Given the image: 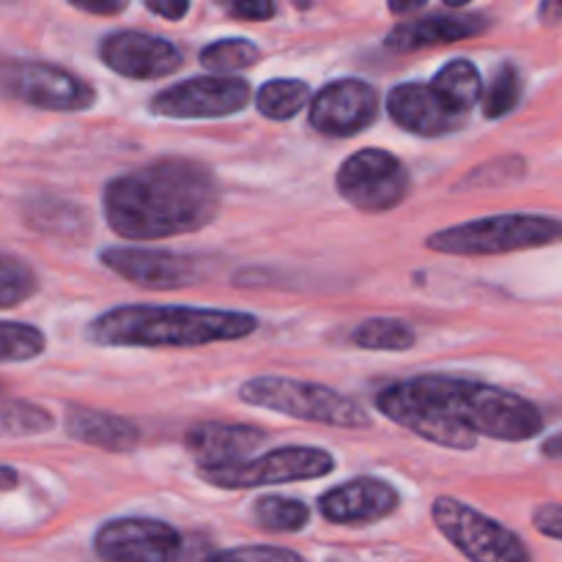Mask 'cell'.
<instances>
[{
  "label": "cell",
  "instance_id": "cell-19",
  "mask_svg": "<svg viewBox=\"0 0 562 562\" xmlns=\"http://www.w3.org/2000/svg\"><path fill=\"white\" fill-rule=\"evenodd\" d=\"M66 434L77 442L102 448L108 453H130L132 448L140 445V428L135 423L124 420L119 415H108V412L82 409V406L69 409Z\"/></svg>",
  "mask_w": 562,
  "mask_h": 562
},
{
  "label": "cell",
  "instance_id": "cell-33",
  "mask_svg": "<svg viewBox=\"0 0 562 562\" xmlns=\"http://www.w3.org/2000/svg\"><path fill=\"white\" fill-rule=\"evenodd\" d=\"M148 11L159 14L162 20H181L190 9V0H143Z\"/></svg>",
  "mask_w": 562,
  "mask_h": 562
},
{
  "label": "cell",
  "instance_id": "cell-15",
  "mask_svg": "<svg viewBox=\"0 0 562 562\" xmlns=\"http://www.w3.org/2000/svg\"><path fill=\"white\" fill-rule=\"evenodd\" d=\"M387 113L401 130L420 137H439L459 132L467 124L470 113L453 108L434 86L404 82L395 86L387 97Z\"/></svg>",
  "mask_w": 562,
  "mask_h": 562
},
{
  "label": "cell",
  "instance_id": "cell-36",
  "mask_svg": "<svg viewBox=\"0 0 562 562\" xmlns=\"http://www.w3.org/2000/svg\"><path fill=\"white\" fill-rule=\"evenodd\" d=\"M543 456H549V459H562V434H558V437H552L543 445Z\"/></svg>",
  "mask_w": 562,
  "mask_h": 562
},
{
  "label": "cell",
  "instance_id": "cell-34",
  "mask_svg": "<svg viewBox=\"0 0 562 562\" xmlns=\"http://www.w3.org/2000/svg\"><path fill=\"white\" fill-rule=\"evenodd\" d=\"M543 25H560L562 22V0H543L541 9H538Z\"/></svg>",
  "mask_w": 562,
  "mask_h": 562
},
{
  "label": "cell",
  "instance_id": "cell-7",
  "mask_svg": "<svg viewBox=\"0 0 562 562\" xmlns=\"http://www.w3.org/2000/svg\"><path fill=\"white\" fill-rule=\"evenodd\" d=\"M431 516L437 530L459 549L464 558L475 562H521L530 560V549L516 532L505 530L488 516L477 514L470 505L453 497L434 499Z\"/></svg>",
  "mask_w": 562,
  "mask_h": 562
},
{
  "label": "cell",
  "instance_id": "cell-20",
  "mask_svg": "<svg viewBox=\"0 0 562 562\" xmlns=\"http://www.w3.org/2000/svg\"><path fill=\"white\" fill-rule=\"evenodd\" d=\"M431 86L437 88L453 108L467 110V113L483 99L481 71H477V66L467 58H456L450 60L448 66H442V69L437 71V77L431 80Z\"/></svg>",
  "mask_w": 562,
  "mask_h": 562
},
{
  "label": "cell",
  "instance_id": "cell-9",
  "mask_svg": "<svg viewBox=\"0 0 562 562\" xmlns=\"http://www.w3.org/2000/svg\"><path fill=\"white\" fill-rule=\"evenodd\" d=\"M3 93L22 104H31L38 110H53V113H77L88 110L97 99L93 88L82 82L71 71L53 64H38V60H14L3 64Z\"/></svg>",
  "mask_w": 562,
  "mask_h": 562
},
{
  "label": "cell",
  "instance_id": "cell-37",
  "mask_svg": "<svg viewBox=\"0 0 562 562\" xmlns=\"http://www.w3.org/2000/svg\"><path fill=\"white\" fill-rule=\"evenodd\" d=\"M16 486V472L11 467H3V492H11Z\"/></svg>",
  "mask_w": 562,
  "mask_h": 562
},
{
  "label": "cell",
  "instance_id": "cell-17",
  "mask_svg": "<svg viewBox=\"0 0 562 562\" xmlns=\"http://www.w3.org/2000/svg\"><path fill=\"white\" fill-rule=\"evenodd\" d=\"M267 431L256 426H236V423H198L187 431L184 445L192 459L201 467H223L247 461L267 442Z\"/></svg>",
  "mask_w": 562,
  "mask_h": 562
},
{
  "label": "cell",
  "instance_id": "cell-25",
  "mask_svg": "<svg viewBox=\"0 0 562 562\" xmlns=\"http://www.w3.org/2000/svg\"><path fill=\"white\" fill-rule=\"evenodd\" d=\"M521 88L525 86H521L519 69L510 64L499 66V69L494 71L488 88L483 91V115H486V119H503V115H508L510 110L519 104Z\"/></svg>",
  "mask_w": 562,
  "mask_h": 562
},
{
  "label": "cell",
  "instance_id": "cell-28",
  "mask_svg": "<svg viewBox=\"0 0 562 562\" xmlns=\"http://www.w3.org/2000/svg\"><path fill=\"white\" fill-rule=\"evenodd\" d=\"M36 289L38 283L33 269L22 263L20 258L3 256V261H0V305L11 311L20 302H25L27 296L36 294Z\"/></svg>",
  "mask_w": 562,
  "mask_h": 562
},
{
  "label": "cell",
  "instance_id": "cell-24",
  "mask_svg": "<svg viewBox=\"0 0 562 562\" xmlns=\"http://www.w3.org/2000/svg\"><path fill=\"white\" fill-rule=\"evenodd\" d=\"M258 58H261V49L247 38H223V42H214L201 49V64L220 75L250 69L258 64Z\"/></svg>",
  "mask_w": 562,
  "mask_h": 562
},
{
  "label": "cell",
  "instance_id": "cell-32",
  "mask_svg": "<svg viewBox=\"0 0 562 562\" xmlns=\"http://www.w3.org/2000/svg\"><path fill=\"white\" fill-rule=\"evenodd\" d=\"M75 9L88 11V14H97V16H113L121 14L126 9L130 0H69Z\"/></svg>",
  "mask_w": 562,
  "mask_h": 562
},
{
  "label": "cell",
  "instance_id": "cell-13",
  "mask_svg": "<svg viewBox=\"0 0 562 562\" xmlns=\"http://www.w3.org/2000/svg\"><path fill=\"white\" fill-rule=\"evenodd\" d=\"M379 113V93L366 80H335L311 102V126L327 137H351L368 130Z\"/></svg>",
  "mask_w": 562,
  "mask_h": 562
},
{
  "label": "cell",
  "instance_id": "cell-14",
  "mask_svg": "<svg viewBox=\"0 0 562 562\" xmlns=\"http://www.w3.org/2000/svg\"><path fill=\"white\" fill-rule=\"evenodd\" d=\"M99 55L108 69L130 80H157L173 75L184 64L173 42L140 31L110 33L99 44Z\"/></svg>",
  "mask_w": 562,
  "mask_h": 562
},
{
  "label": "cell",
  "instance_id": "cell-26",
  "mask_svg": "<svg viewBox=\"0 0 562 562\" xmlns=\"http://www.w3.org/2000/svg\"><path fill=\"white\" fill-rule=\"evenodd\" d=\"M53 415L42 406L31 404V401H3V420H0V428H3L5 437H33V434H44L53 428Z\"/></svg>",
  "mask_w": 562,
  "mask_h": 562
},
{
  "label": "cell",
  "instance_id": "cell-10",
  "mask_svg": "<svg viewBox=\"0 0 562 562\" xmlns=\"http://www.w3.org/2000/svg\"><path fill=\"white\" fill-rule=\"evenodd\" d=\"M250 102V86L247 80L234 75H209L190 77L184 82L165 88L151 99V113L165 119H225Z\"/></svg>",
  "mask_w": 562,
  "mask_h": 562
},
{
  "label": "cell",
  "instance_id": "cell-3",
  "mask_svg": "<svg viewBox=\"0 0 562 562\" xmlns=\"http://www.w3.org/2000/svg\"><path fill=\"white\" fill-rule=\"evenodd\" d=\"M258 329L252 313L179 305H121L88 327L97 346L113 349H195L220 340L247 338Z\"/></svg>",
  "mask_w": 562,
  "mask_h": 562
},
{
  "label": "cell",
  "instance_id": "cell-27",
  "mask_svg": "<svg viewBox=\"0 0 562 562\" xmlns=\"http://www.w3.org/2000/svg\"><path fill=\"white\" fill-rule=\"evenodd\" d=\"M0 338H3V351H0L3 366L36 360V357L44 355V349H47L44 335L38 333L36 327H31V324L3 322V327H0Z\"/></svg>",
  "mask_w": 562,
  "mask_h": 562
},
{
  "label": "cell",
  "instance_id": "cell-22",
  "mask_svg": "<svg viewBox=\"0 0 562 562\" xmlns=\"http://www.w3.org/2000/svg\"><path fill=\"white\" fill-rule=\"evenodd\" d=\"M311 102V88L302 80H269L267 86H261L258 91V113L267 115L272 121H289L296 113L307 108Z\"/></svg>",
  "mask_w": 562,
  "mask_h": 562
},
{
  "label": "cell",
  "instance_id": "cell-4",
  "mask_svg": "<svg viewBox=\"0 0 562 562\" xmlns=\"http://www.w3.org/2000/svg\"><path fill=\"white\" fill-rule=\"evenodd\" d=\"M562 241V220L547 214H494L434 231L426 247L445 256H503Z\"/></svg>",
  "mask_w": 562,
  "mask_h": 562
},
{
  "label": "cell",
  "instance_id": "cell-8",
  "mask_svg": "<svg viewBox=\"0 0 562 562\" xmlns=\"http://www.w3.org/2000/svg\"><path fill=\"white\" fill-rule=\"evenodd\" d=\"M338 192L360 212H390L409 195V170L395 154L382 148H362L351 154L338 170Z\"/></svg>",
  "mask_w": 562,
  "mask_h": 562
},
{
  "label": "cell",
  "instance_id": "cell-23",
  "mask_svg": "<svg viewBox=\"0 0 562 562\" xmlns=\"http://www.w3.org/2000/svg\"><path fill=\"white\" fill-rule=\"evenodd\" d=\"M252 519L267 532H300L311 521V510L300 499L261 497L252 505Z\"/></svg>",
  "mask_w": 562,
  "mask_h": 562
},
{
  "label": "cell",
  "instance_id": "cell-2",
  "mask_svg": "<svg viewBox=\"0 0 562 562\" xmlns=\"http://www.w3.org/2000/svg\"><path fill=\"white\" fill-rule=\"evenodd\" d=\"M102 209L110 228L124 239H170L214 223L220 187L201 162L168 157L110 179Z\"/></svg>",
  "mask_w": 562,
  "mask_h": 562
},
{
  "label": "cell",
  "instance_id": "cell-16",
  "mask_svg": "<svg viewBox=\"0 0 562 562\" xmlns=\"http://www.w3.org/2000/svg\"><path fill=\"white\" fill-rule=\"evenodd\" d=\"M398 492L376 477H357L318 497V510L333 525H371L398 508Z\"/></svg>",
  "mask_w": 562,
  "mask_h": 562
},
{
  "label": "cell",
  "instance_id": "cell-5",
  "mask_svg": "<svg viewBox=\"0 0 562 562\" xmlns=\"http://www.w3.org/2000/svg\"><path fill=\"white\" fill-rule=\"evenodd\" d=\"M245 404L294 417V420L318 423L335 428H371L373 417L357 401L346 398L333 387L316 382H300L289 376H256L239 387Z\"/></svg>",
  "mask_w": 562,
  "mask_h": 562
},
{
  "label": "cell",
  "instance_id": "cell-30",
  "mask_svg": "<svg viewBox=\"0 0 562 562\" xmlns=\"http://www.w3.org/2000/svg\"><path fill=\"white\" fill-rule=\"evenodd\" d=\"M532 527H536L541 536L562 541V505H538L536 514H532Z\"/></svg>",
  "mask_w": 562,
  "mask_h": 562
},
{
  "label": "cell",
  "instance_id": "cell-29",
  "mask_svg": "<svg viewBox=\"0 0 562 562\" xmlns=\"http://www.w3.org/2000/svg\"><path fill=\"white\" fill-rule=\"evenodd\" d=\"M220 5L236 20L261 22L274 16V0H220Z\"/></svg>",
  "mask_w": 562,
  "mask_h": 562
},
{
  "label": "cell",
  "instance_id": "cell-6",
  "mask_svg": "<svg viewBox=\"0 0 562 562\" xmlns=\"http://www.w3.org/2000/svg\"><path fill=\"white\" fill-rule=\"evenodd\" d=\"M335 456L324 448H278L258 459L236 461L223 467H198L203 483L214 488H258L278 486V483L316 481L335 470Z\"/></svg>",
  "mask_w": 562,
  "mask_h": 562
},
{
  "label": "cell",
  "instance_id": "cell-31",
  "mask_svg": "<svg viewBox=\"0 0 562 562\" xmlns=\"http://www.w3.org/2000/svg\"><path fill=\"white\" fill-rule=\"evenodd\" d=\"M217 558H231V560H302L300 554L291 552V549H278V547L228 549V552H220Z\"/></svg>",
  "mask_w": 562,
  "mask_h": 562
},
{
  "label": "cell",
  "instance_id": "cell-35",
  "mask_svg": "<svg viewBox=\"0 0 562 562\" xmlns=\"http://www.w3.org/2000/svg\"><path fill=\"white\" fill-rule=\"evenodd\" d=\"M426 3H428V0H387V5H390V11H393V14H409V11L423 9Z\"/></svg>",
  "mask_w": 562,
  "mask_h": 562
},
{
  "label": "cell",
  "instance_id": "cell-18",
  "mask_svg": "<svg viewBox=\"0 0 562 562\" xmlns=\"http://www.w3.org/2000/svg\"><path fill=\"white\" fill-rule=\"evenodd\" d=\"M488 31V20L475 14H434L417 22H404L393 27L387 36V47L395 53H415V49L434 47V44L461 42V38L481 36Z\"/></svg>",
  "mask_w": 562,
  "mask_h": 562
},
{
  "label": "cell",
  "instance_id": "cell-11",
  "mask_svg": "<svg viewBox=\"0 0 562 562\" xmlns=\"http://www.w3.org/2000/svg\"><path fill=\"white\" fill-rule=\"evenodd\" d=\"M102 267L148 291H176L201 283L203 272L195 258L146 247H108L99 252Z\"/></svg>",
  "mask_w": 562,
  "mask_h": 562
},
{
  "label": "cell",
  "instance_id": "cell-21",
  "mask_svg": "<svg viewBox=\"0 0 562 562\" xmlns=\"http://www.w3.org/2000/svg\"><path fill=\"white\" fill-rule=\"evenodd\" d=\"M417 335L398 318H368L351 329V344L366 351H409Z\"/></svg>",
  "mask_w": 562,
  "mask_h": 562
},
{
  "label": "cell",
  "instance_id": "cell-38",
  "mask_svg": "<svg viewBox=\"0 0 562 562\" xmlns=\"http://www.w3.org/2000/svg\"><path fill=\"white\" fill-rule=\"evenodd\" d=\"M470 0H445V5H450V9H461V5H467Z\"/></svg>",
  "mask_w": 562,
  "mask_h": 562
},
{
  "label": "cell",
  "instance_id": "cell-1",
  "mask_svg": "<svg viewBox=\"0 0 562 562\" xmlns=\"http://www.w3.org/2000/svg\"><path fill=\"white\" fill-rule=\"evenodd\" d=\"M376 406L387 420L450 450H475L481 437L527 442L543 431V415L536 404L470 379H406L382 390Z\"/></svg>",
  "mask_w": 562,
  "mask_h": 562
},
{
  "label": "cell",
  "instance_id": "cell-12",
  "mask_svg": "<svg viewBox=\"0 0 562 562\" xmlns=\"http://www.w3.org/2000/svg\"><path fill=\"white\" fill-rule=\"evenodd\" d=\"M181 536L176 527L157 519L108 521L93 538V549L102 560L113 562H165L181 554Z\"/></svg>",
  "mask_w": 562,
  "mask_h": 562
}]
</instances>
